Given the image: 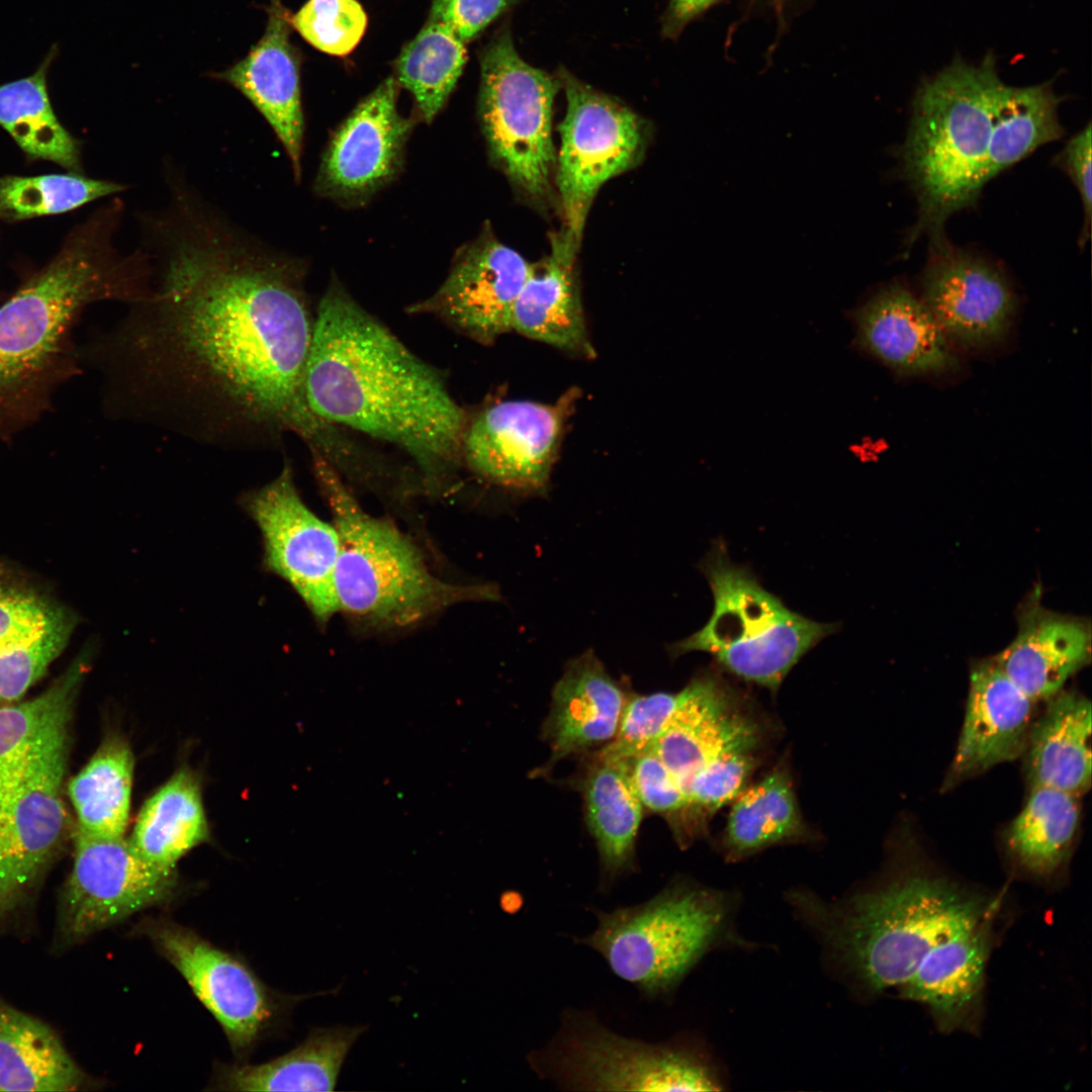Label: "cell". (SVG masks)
<instances>
[{
	"label": "cell",
	"mask_w": 1092,
	"mask_h": 1092,
	"mask_svg": "<svg viewBox=\"0 0 1092 1092\" xmlns=\"http://www.w3.org/2000/svg\"><path fill=\"white\" fill-rule=\"evenodd\" d=\"M531 268L486 225L456 252L442 285L407 311L433 315L467 338L490 345L512 331V310Z\"/></svg>",
	"instance_id": "cell-18"
},
{
	"label": "cell",
	"mask_w": 1092,
	"mask_h": 1092,
	"mask_svg": "<svg viewBox=\"0 0 1092 1092\" xmlns=\"http://www.w3.org/2000/svg\"><path fill=\"white\" fill-rule=\"evenodd\" d=\"M595 914L596 929L576 942L596 950L642 995L658 998L721 938L729 906L720 893L674 882L643 903Z\"/></svg>",
	"instance_id": "cell-8"
},
{
	"label": "cell",
	"mask_w": 1092,
	"mask_h": 1092,
	"mask_svg": "<svg viewBox=\"0 0 1092 1092\" xmlns=\"http://www.w3.org/2000/svg\"><path fill=\"white\" fill-rule=\"evenodd\" d=\"M75 624L66 608L0 565V707L43 675L67 645L60 630Z\"/></svg>",
	"instance_id": "cell-24"
},
{
	"label": "cell",
	"mask_w": 1092,
	"mask_h": 1092,
	"mask_svg": "<svg viewBox=\"0 0 1092 1092\" xmlns=\"http://www.w3.org/2000/svg\"><path fill=\"white\" fill-rule=\"evenodd\" d=\"M126 186L77 174L0 178V218L16 221L76 209Z\"/></svg>",
	"instance_id": "cell-40"
},
{
	"label": "cell",
	"mask_w": 1092,
	"mask_h": 1092,
	"mask_svg": "<svg viewBox=\"0 0 1092 1092\" xmlns=\"http://www.w3.org/2000/svg\"><path fill=\"white\" fill-rule=\"evenodd\" d=\"M732 802L722 837L729 858L737 860L806 834L792 779L783 765L744 788Z\"/></svg>",
	"instance_id": "cell-35"
},
{
	"label": "cell",
	"mask_w": 1092,
	"mask_h": 1092,
	"mask_svg": "<svg viewBox=\"0 0 1092 1092\" xmlns=\"http://www.w3.org/2000/svg\"><path fill=\"white\" fill-rule=\"evenodd\" d=\"M479 61L478 118L490 160L526 201L546 208L556 199L552 116L561 81L523 61L507 28Z\"/></svg>",
	"instance_id": "cell-10"
},
{
	"label": "cell",
	"mask_w": 1092,
	"mask_h": 1092,
	"mask_svg": "<svg viewBox=\"0 0 1092 1092\" xmlns=\"http://www.w3.org/2000/svg\"><path fill=\"white\" fill-rule=\"evenodd\" d=\"M397 87L395 78L385 79L335 130L315 176V194L356 207L396 178L414 127L397 110Z\"/></svg>",
	"instance_id": "cell-17"
},
{
	"label": "cell",
	"mask_w": 1092,
	"mask_h": 1092,
	"mask_svg": "<svg viewBox=\"0 0 1092 1092\" xmlns=\"http://www.w3.org/2000/svg\"><path fill=\"white\" fill-rule=\"evenodd\" d=\"M363 1025L313 1028L295 1049L260 1065L222 1068L219 1089L230 1091H332Z\"/></svg>",
	"instance_id": "cell-30"
},
{
	"label": "cell",
	"mask_w": 1092,
	"mask_h": 1092,
	"mask_svg": "<svg viewBox=\"0 0 1092 1092\" xmlns=\"http://www.w3.org/2000/svg\"><path fill=\"white\" fill-rule=\"evenodd\" d=\"M311 455L339 536L338 613L365 627L401 629L460 603L500 600L495 584H460L439 577L408 536L389 519L363 510L335 467Z\"/></svg>",
	"instance_id": "cell-6"
},
{
	"label": "cell",
	"mask_w": 1092,
	"mask_h": 1092,
	"mask_svg": "<svg viewBox=\"0 0 1092 1092\" xmlns=\"http://www.w3.org/2000/svg\"><path fill=\"white\" fill-rule=\"evenodd\" d=\"M208 835L200 784L191 770L182 768L145 803L128 840L149 861L176 868Z\"/></svg>",
	"instance_id": "cell-33"
},
{
	"label": "cell",
	"mask_w": 1092,
	"mask_h": 1092,
	"mask_svg": "<svg viewBox=\"0 0 1092 1092\" xmlns=\"http://www.w3.org/2000/svg\"><path fill=\"white\" fill-rule=\"evenodd\" d=\"M466 61V43L432 20L403 47L395 63V80L413 95L423 121L430 123L441 111Z\"/></svg>",
	"instance_id": "cell-39"
},
{
	"label": "cell",
	"mask_w": 1092,
	"mask_h": 1092,
	"mask_svg": "<svg viewBox=\"0 0 1092 1092\" xmlns=\"http://www.w3.org/2000/svg\"><path fill=\"white\" fill-rule=\"evenodd\" d=\"M1034 704L993 657L973 664L964 723L944 787L1022 755Z\"/></svg>",
	"instance_id": "cell-22"
},
{
	"label": "cell",
	"mask_w": 1092,
	"mask_h": 1092,
	"mask_svg": "<svg viewBox=\"0 0 1092 1092\" xmlns=\"http://www.w3.org/2000/svg\"><path fill=\"white\" fill-rule=\"evenodd\" d=\"M579 246L566 231L551 237V251L532 264L512 310V331L558 349L592 358L575 256Z\"/></svg>",
	"instance_id": "cell-27"
},
{
	"label": "cell",
	"mask_w": 1092,
	"mask_h": 1092,
	"mask_svg": "<svg viewBox=\"0 0 1092 1092\" xmlns=\"http://www.w3.org/2000/svg\"><path fill=\"white\" fill-rule=\"evenodd\" d=\"M680 692L677 710L647 752L667 768L703 833L711 817L744 790L761 734L716 676L696 677Z\"/></svg>",
	"instance_id": "cell-9"
},
{
	"label": "cell",
	"mask_w": 1092,
	"mask_h": 1092,
	"mask_svg": "<svg viewBox=\"0 0 1092 1092\" xmlns=\"http://www.w3.org/2000/svg\"><path fill=\"white\" fill-rule=\"evenodd\" d=\"M310 413L406 453L430 488L461 463L467 414L445 378L333 277L316 309L303 379Z\"/></svg>",
	"instance_id": "cell-2"
},
{
	"label": "cell",
	"mask_w": 1092,
	"mask_h": 1092,
	"mask_svg": "<svg viewBox=\"0 0 1092 1092\" xmlns=\"http://www.w3.org/2000/svg\"><path fill=\"white\" fill-rule=\"evenodd\" d=\"M1031 89L1004 83L994 59L953 62L919 87L899 151L918 201L909 235H943L945 221L974 204L984 186L1034 146Z\"/></svg>",
	"instance_id": "cell-3"
},
{
	"label": "cell",
	"mask_w": 1092,
	"mask_h": 1092,
	"mask_svg": "<svg viewBox=\"0 0 1092 1092\" xmlns=\"http://www.w3.org/2000/svg\"><path fill=\"white\" fill-rule=\"evenodd\" d=\"M1078 798L1053 788H1030L1006 834L1007 846L1022 868L1048 876L1064 862L1079 825Z\"/></svg>",
	"instance_id": "cell-37"
},
{
	"label": "cell",
	"mask_w": 1092,
	"mask_h": 1092,
	"mask_svg": "<svg viewBox=\"0 0 1092 1092\" xmlns=\"http://www.w3.org/2000/svg\"><path fill=\"white\" fill-rule=\"evenodd\" d=\"M714 0H670L664 22V32H678L685 24L706 10Z\"/></svg>",
	"instance_id": "cell-45"
},
{
	"label": "cell",
	"mask_w": 1092,
	"mask_h": 1092,
	"mask_svg": "<svg viewBox=\"0 0 1092 1092\" xmlns=\"http://www.w3.org/2000/svg\"><path fill=\"white\" fill-rule=\"evenodd\" d=\"M1037 594L1018 616L1014 640L993 657L1007 676L1034 703L1058 694L1090 661L1091 632L1082 619L1045 610Z\"/></svg>",
	"instance_id": "cell-26"
},
{
	"label": "cell",
	"mask_w": 1092,
	"mask_h": 1092,
	"mask_svg": "<svg viewBox=\"0 0 1092 1092\" xmlns=\"http://www.w3.org/2000/svg\"><path fill=\"white\" fill-rule=\"evenodd\" d=\"M67 755L68 729L0 778V927L24 905L68 833Z\"/></svg>",
	"instance_id": "cell-12"
},
{
	"label": "cell",
	"mask_w": 1092,
	"mask_h": 1092,
	"mask_svg": "<svg viewBox=\"0 0 1092 1092\" xmlns=\"http://www.w3.org/2000/svg\"><path fill=\"white\" fill-rule=\"evenodd\" d=\"M517 0H432L429 19L467 43Z\"/></svg>",
	"instance_id": "cell-43"
},
{
	"label": "cell",
	"mask_w": 1092,
	"mask_h": 1092,
	"mask_svg": "<svg viewBox=\"0 0 1092 1092\" xmlns=\"http://www.w3.org/2000/svg\"><path fill=\"white\" fill-rule=\"evenodd\" d=\"M834 954L867 990L898 992L943 942L993 918L987 902L947 879L912 873L838 905L798 896Z\"/></svg>",
	"instance_id": "cell-4"
},
{
	"label": "cell",
	"mask_w": 1092,
	"mask_h": 1092,
	"mask_svg": "<svg viewBox=\"0 0 1092 1092\" xmlns=\"http://www.w3.org/2000/svg\"><path fill=\"white\" fill-rule=\"evenodd\" d=\"M566 112L559 124L555 188L566 230L581 243L587 213L600 188L637 166L647 149L648 123L629 107L566 71L560 73Z\"/></svg>",
	"instance_id": "cell-13"
},
{
	"label": "cell",
	"mask_w": 1092,
	"mask_h": 1092,
	"mask_svg": "<svg viewBox=\"0 0 1092 1092\" xmlns=\"http://www.w3.org/2000/svg\"><path fill=\"white\" fill-rule=\"evenodd\" d=\"M267 14L261 38L243 59L213 77L240 91L263 115L299 181L304 133L300 56L290 40V13L281 1L270 0Z\"/></svg>",
	"instance_id": "cell-21"
},
{
	"label": "cell",
	"mask_w": 1092,
	"mask_h": 1092,
	"mask_svg": "<svg viewBox=\"0 0 1092 1092\" xmlns=\"http://www.w3.org/2000/svg\"><path fill=\"white\" fill-rule=\"evenodd\" d=\"M921 290V299L947 339L972 350L1002 341L1017 306L1015 292L999 267L956 248L944 235L931 238Z\"/></svg>",
	"instance_id": "cell-20"
},
{
	"label": "cell",
	"mask_w": 1092,
	"mask_h": 1092,
	"mask_svg": "<svg viewBox=\"0 0 1092 1092\" xmlns=\"http://www.w3.org/2000/svg\"><path fill=\"white\" fill-rule=\"evenodd\" d=\"M134 758L120 736H109L68 783L76 815L75 833L122 837L128 824Z\"/></svg>",
	"instance_id": "cell-34"
},
{
	"label": "cell",
	"mask_w": 1092,
	"mask_h": 1092,
	"mask_svg": "<svg viewBox=\"0 0 1092 1092\" xmlns=\"http://www.w3.org/2000/svg\"><path fill=\"white\" fill-rule=\"evenodd\" d=\"M157 226L154 289L123 325L129 404L211 442L286 432L323 451L335 429L303 396L314 317L300 266L186 197Z\"/></svg>",
	"instance_id": "cell-1"
},
{
	"label": "cell",
	"mask_w": 1092,
	"mask_h": 1092,
	"mask_svg": "<svg viewBox=\"0 0 1092 1092\" xmlns=\"http://www.w3.org/2000/svg\"><path fill=\"white\" fill-rule=\"evenodd\" d=\"M527 1061L540 1078L565 1090H719L710 1067L687 1044L624 1036L590 1011H564L557 1034Z\"/></svg>",
	"instance_id": "cell-11"
},
{
	"label": "cell",
	"mask_w": 1092,
	"mask_h": 1092,
	"mask_svg": "<svg viewBox=\"0 0 1092 1092\" xmlns=\"http://www.w3.org/2000/svg\"><path fill=\"white\" fill-rule=\"evenodd\" d=\"M1046 702L1032 721L1023 752L1028 785L1079 797L1091 786L1090 701L1061 690Z\"/></svg>",
	"instance_id": "cell-29"
},
{
	"label": "cell",
	"mask_w": 1092,
	"mask_h": 1092,
	"mask_svg": "<svg viewBox=\"0 0 1092 1092\" xmlns=\"http://www.w3.org/2000/svg\"><path fill=\"white\" fill-rule=\"evenodd\" d=\"M143 930L219 1022L233 1050H248L278 1010L255 974L230 953L175 922L149 921Z\"/></svg>",
	"instance_id": "cell-19"
},
{
	"label": "cell",
	"mask_w": 1092,
	"mask_h": 1092,
	"mask_svg": "<svg viewBox=\"0 0 1092 1092\" xmlns=\"http://www.w3.org/2000/svg\"><path fill=\"white\" fill-rule=\"evenodd\" d=\"M52 48L29 76L0 85V125L24 153L70 171L81 168L79 143L57 118L48 93Z\"/></svg>",
	"instance_id": "cell-36"
},
{
	"label": "cell",
	"mask_w": 1092,
	"mask_h": 1092,
	"mask_svg": "<svg viewBox=\"0 0 1092 1092\" xmlns=\"http://www.w3.org/2000/svg\"><path fill=\"white\" fill-rule=\"evenodd\" d=\"M289 20L309 44L337 57L350 54L367 27L366 12L357 0H308Z\"/></svg>",
	"instance_id": "cell-41"
},
{
	"label": "cell",
	"mask_w": 1092,
	"mask_h": 1092,
	"mask_svg": "<svg viewBox=\"0 0 1092 1092\" xmlns=\"http://www.w3.org/2000/svg\"><path fill=\"white\" fill-rule=\"evenodd\" d=\"M854 345L903 375H941L959 367L949 340L921 298L900 283L884 286L850 313Z\"/></svg>",
	"instance_id": "cell-23"
},
{
	"label": "cell",
	"mask_w": 1092,
	"mask_h": 1092,
	"mask_svg": "<svg viewBox=\"0 0 1092 1092\" xmlns=\"http://www.w3.org/2000/svg\"><path fill=\"white\" fill-rule=\"evenodd\" d=\"M86 666L85 656H79L39 696L0 707V778L41 744L68 729Z\"/></svg>",
	"instance_id": "cell-38"
},
{
	"label": "cell",
	"mask_w": 1092,
	"mask_h": 1092,
	"mask_svg": "<svg viewBox=\"0 0 1092 1092\" xmlns=\"http://www.w3.org/2000/svg\"><path fill=\"white\" fill-rule=\"evenodd\" d=\"M177 886L176 868L153 863L128 839L74 832V861L62 889L58 938L81 942L136 912L167 901Z\"/></svg>",
	"instance_id": "cell-14"
},
{
	"label": "cell",
	"mask_w": 1092,
	"mask_h": 1092,
	"mask_svg": "<svg viewBox=\"0 0 1092 1092\" xmlns=\"http://www.w3.org/2000/svg\"><path fill=\"white\" fill-rule=\"evenodd\" d=\"M587 826L599 850L606 884L633 868L643 805L628 759L598 754L582 785Z\"/></svg>",
	"instance_id": "cell-32"
},
{
	"label": "cell",
	"mask_w": 1092,
	"mask_h": 1092,
	"mask_svg": "<svg viewBox=\"0 0 1092 1092\" xmlns=\"http://www.w3.org/2000/svg\"><path fill=\"white\" fill-rule=\"evenodd\" d=\"M993 918L943 942L898 992L927 1007L943 1031L975 1026L982 1003Z\"/></svg>",
	"instance_id": "cell-28"
},
{
	"label": "cell",
	"mask_w": 1092,
	"mask_h": 1092,
	"mask_svg": "<svg viewBox=\"0 0 1092 1092\" xmlns=\"http://www.w3.org/2000/svg\"><path fill=\"white\" fill-rule=\"evenodd\" d=\"M241 502L261 532L267 570L290 584L318 623H328L338 613L339 536L333 523L304 504L288 462L272 481L246 492Z\"/></svg>",
	"instance_id": "cell-15"
},
{
	"label": "cell",
	"mask_w": 1092,
	"mask_h": 1092,
	"mask_svg": "<svg viewBox=\"0 0 1092 1092\" xmlns=\"http://www.w3.org/2000/svg\"><path fill=\"white\" fill-rule=\"evenodd\" d=\"M701 568L714 598L707 624L667 649L671 657L704 651L727 671L777 692L792 667L836 630L789 610L745 568L728 558L721 543Z\"/></svg>",
	"instance_id": "cell-7"
},
{
	"label": "cell",
	"mask_w": 1092,
	"mask_h": 1092,
	"mask_svg": "<svg viewBox=\"0 0 1092 1092\" xmlns=\"http://www.w3.org/2000/svg\"><path fill=\"white\" fill-rule=\"evenodd\" d=\"M109 209L80 225L51 263L0 307V414L29 399L75 317L100 299L134 302L147 285L143 257L111 248Z\"/></svg>",
	"instance_id": "cell-5"
},
{
	"label": "cell",
	"mask_w": 1092,
	"mask_h": 1092,
	"mask_svg": "<svg viewBox=\"0 0 1092 1092\" xmlns=\"http://www.w3.org/2000/svg\"><path fill=\"white\" fill-rule=\"evenodd\" d=\"M576 389L554 403L504 400L467 418L461 463L496 485L541 491L550 479Z\"/></svg>",
	"instance_id": "cell-16"
},
{
	"label": "cell",
	"mask_w": 1092,
	"mask_h": 1092,
	"mask_svg": "<svg viewBox=\"0 0 1092 1092\" xmlns=\"http://www.w3.org/2000/svg\"><path fill=\"white\" fill-rule=\"evenodd\" d=\"M628 762L642 805L662 815L681 843L702 834L687 799L656 755L647 752L628 759Z\"/></svg>",
	"instance_id": "cell-42"
},
{
	"label": "cell",
	"mask_w": 1092,
	"mask_h": 1092,
	"mask_svg": "<svg viewBox=\"0 0 1092 1092\" xmlns=\"http://www.w3.org/2000/svg\"><path fill=\"white\" fill-rule=\"evenodd\" d=\"M1057 164L1071 179L1083 206L1084 223L1079 244L1084 246L1090 237L1091 222V123L1073 135L1056 157Z\"/></svg>",
	"instance_id": "cell-44"
},
{
	"label": "cell",
	"mask_w": 1092,
	"mask_h": 1092,
	"mask_svg": "<svg viewBox=\"0 0 1092 1092\" xmlns=\"http://www.w3.org/2000/svg\"><path fill=\"white\" fill-rule=\"evenodd\" d=\"M86 1083L52 1028L0 997V1091H74Z\"/></svg>",
	"instance_id": "cell-31"
},
{
	"label": "cell",
	"mask_w": 1092,
	"mask_h": 1092,
	"mask_svg": "<svg viewBox=\"0 0 1092 1092\" xmlns=\"http://www.w3.org/2000/svg\"><path fill=\"white\" fill-rule=\"evenodd\" d=\"M630 696L593 649L571 658L551 694L542 735L550 747L545 770L616 736Z\"/></svg>",
	"instance_id": "cell-25"
}]
</instances>
